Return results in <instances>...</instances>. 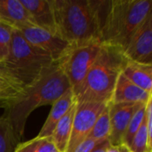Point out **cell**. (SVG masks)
Returning a JSON list of instances; mask_svg holds the SVG:
<instances>
[{
	"mask_svg": "<svg viewBox=\"0 0 152 152\" xmlns=\"http://www.w3.org/2000/svg\"><path fill=\"white\" fill-rule=\"evenodd\" d=\"M69 88V82L57 63L47 69L33 85L21 90L20 94L4 102V117L10 121L17 139L20 142L27 120L37 108L53 105Z\"/></svg>",
	"mask_w": 152,
	"mask_h": 152,
	"instance_id": "obj_1",
	"label": "cell"
},
{
	"mask_svg": "<svg viewBox=\"0 0 152 152\" xmlns=\"http://www.w3.org/2000/svg\"><path fill=\"white\" fill-rule=\"evenodd\" d=\"M57 35L69 45L101 41L102 0H52Z\"/></svg>",
	"mask_w": 152,
	"mask_h": 152,
	"instance_id": "obj_2",
	"label": "cell"
},
{
	"mask_svg": "<svg viewBox=\"0 0 152 152\" xmlns=\"http://www.w3.org/2000/svg\"><path fill=\"white\" fill-rule=\"evenodd\" d=\"M151 0H102L101 42L123 52L146 18L152 13Z\"/></svg>",
	"mask_w": 152,
	"mask_h": 152,
	"instance_id": "obj_3",
	"label": "cell"
},
{
	"mask_svg": "<svg viewBox=\"0 0 152 152\" xmlns=\"http://www.w3.org/2000/svg\"><path fill=\"white\" fill-rule=\"evenodd\" d=\"M126 61L121 49L102 44L84 80L77 87L71 88L76 102L109 103Z\"/></svg>",
	"mask_w": 152,
	"mask_h": 152,
	"instance_id": "obj_4",
	"label": "cell"
},
{
	"mask_svg": "<svg viewBox=\"0 0 152 152\" xmlns=\"http://www.w3.org/2000/svg\"><path fill=\"white\" fill-rule=\"evenodd\" d=\"M9 77L24 89L37 81L55 62L45 53L29 45L18 29H13L7 58L2 61Z\"/></svg>",
	"mask_w": 152,
	"mask_h": 152,
	"instance_id": "obj_5",
	"label": "cell"
},
{
	"mask_svg": "<svg viewBox=\"0 0 152 152\" xmlns=\"http://www.w3.org/2000/svg\"><path fill=\"white\" fill-rule=\"evenodd\" d=\"M102 43L99 40L79 45H70L57 62L71 88L77 87L86 77L95 61Z\"/></svg>",
	"mask_w": 152,
	"mask_h": 152,
	"instance_id": "obj_6",
	"label": "cell"
},
{
	"mask_svg": "<svg viewBox=\"0 0 152 152\" xmlns=\"http://www.w3.org/2000/svg\"><path fill=\"white\" fill-rule=\"evenodd\" d=\"M107 105L108 103L101 102H77L72 131L66 152H75L76 149L88 137L98 117Z\"/></svg>",
	"mask_w": 152,
	"mask_h": 152,
	"instance_id": "obj_7",
	"label": "cell"
},
{
	"mask_svg": "<svg viewBox=\"0 0 152 152\" xmlns=\"http://www.w3.org/2000/svg\"><path fill=\"white\" fill-rule=\"evenodd\" d=\"M19 31L29 45L47 54L55 63L61 60L70 45L57 34L48 32L33 24L25 26Z\"/></svg>",
	"mask_w": 152,
	"mask_h": 152,
	"instance_id": "obj_8",
	"label": "cell"
},
{
	"mask_svg": "<svg viewBox=\"0 0 152 152\" xmlns=\"http://www.w3.org/2000/svg\"><path fill=\"white\" fill-rule=\"evenodd\" d=\"M123 53L127 61L152 65V13L134 33Z\"/></svg>",
	"mask_w": 152,
	"mask_h": 152,
	"instance_id": "obj_9",
	"label": "cell"
},
{
	"mask_svg": "<svg viewBox=\"0 0 152 152\" xmlns=\"http://www.w3.org/2000/svg\"><path fill=\"white\" fill-rule=\"evenodd\" d=\"M142 104L145 103H108L110 123L108 141L111 145L120 146L123 144V138L130 120Z\"/></svg>",
	"mask_w": 152,
	"mask_h": 152,
	"instance_id": "obj_10",
	"label": "cell"
},
{
	"mask_svg": "<svg viewBox=\"0 0 152 152\" xmlns=\"http://www.w3.org/2000/svg\"><path fill=\"white\" fill-rule=\"evenodd\" d=\"M20 2L28 11L35 26L57 34L52 0H20Z\"/></svg>",
	"mask_w": 152,
	"mask_h": 152,
	"instance_id": "obj_11",
	"label": "cell"
},
{
	"mask_svg": "<svg viewBox=\"0 0 152 152\" xmlns=\"http://www.w3.org/2000/svg\"><path fill=\"white\" fill-rule=\"evenodd\" d=\"M151 98V94H149L142 88L136 86L121 73L116 82L110 102L147 103Z\"/></svg>",
	"mask_w": 152,
	"mask_h": 152,
	"instance_id": "obj_12",
	"label": "cell"
},
{
	"mask_svg": "<svg viewBox=\"0 0 152 152\" xmlns=\"http://www.w3.org/2000/svg\"><path fill=\"white\" fill-rule=\"evenodd\" d=\"M0 21L18 30L33 24L20 0H0Z\"/></svg>",
	"mask_w": 152,
	"mask_h": 152,
	"instance_id": "obj_13",
	"label": "cell"
},
{
	"mask_svg": "<svg viewBox=\"0 0 152 152\" xmlns=\"http://www.w3.org/2000/svg\"><path fill=\"white\" fill-rule=\"evenodd\" d=\"M76 102L74 94L71 88H69L56 102L52 105L50 113L43 125L40 132L38 133V137H47L51 136L52 133L57 125V123L61 119V118L67 113L73 103Z\"/></svg>",
	"mask_w": 152,
	"mask_h": 152,
	"instance_id": "obj_14",
	"label": "cell"
},
{
	"mask_svg": "<svg viewBox=\"0 0 152 152\" xmlns=\"http://www.w3.org/2000/svg\"><path fill=\"white\" fill-rule=\"evenodd\" d=\"M122 74L136 86L151 94L152 65L127 61Z\"/></svg>",
	"mask_w": 152,
	"mask_h": 152,
	"instance_id": "obj_15",
	"label": "cell"
},
{
	"mask_svg": "<svg viewBox=\"0 0 152 152\" xmlns=\"http://www.w3.org/2000/svg\"><path fill=\"white\" fill-rule=\"evenodd\" d=\"M76 106H77V102H75L73 105L70 107V109L67 111V113L57 123L52 133L51 137L59 152H66L67 150L71 131H72V125H73V119L76 111Z\"/></svg>",
	"mask_w": 152,
	"mask_h": 152,
	"instance_id": "obj_16",
	"label": "cell"
},
{
	"mask_svg": "<svg viewBox=\"0 0 152 152\" xmlns=\"http://www.w3.org/2000/svg\"><path fill=\"white\" fill-rule=\"evenodd\" d=\"M20 142L10 121L0 116V152H14Z\"/></svg>",
	"mask_w": 152,
	"mask_h": 152,
	"instance_id": "obj_17",
	"label": "cell"
},
{
	"mask_svg": "<svg viewBox=\"0 0 152 152\" xmlns=\"http://www.w3.org/2000/svg\"><path fill=\"white\" fill-rule=\"evenodd\" d=\"M14 152H59L51 136L35 137L25 142H20Z\"/></svg>",
	"mask_w": 152,
	"mask_h": 152,
	"instance_id": "obj_18",
	"label": "cell"
},
{
	"mask_svg": "<svg viewBox=\"0 0 152 152\" xmlns=\"http://www.w3.org/2000/svg\"><path fill=\"white\" fill-rule=\"evenodd\" d=\"M110 132V112H109V105H107L104 110L98 117L87 138L94 139L97 142L108 140Z\"/></svg>",
	"mask_w": 152,
	"mask_h": 152,
	"instance_id": "obj_19",
	"label": "cell"
},
{
	"mask_svg": "<svg viewBox=\"0 0 152 152\" xmlns=\"http://www.w3.org/2000/svg\"><path fill=\"white\" fill-rule=\"evenodd\" d=\"M152 145L149 142V135L146 125L145 115L142 120V123L134 135L129 151L132 152H150L151 151Z\"/></svg>",
	"mask_w": 152,
	"mask_h": 152,
	"instance_id": "obj_20",
	"label": "cell"
},
{
	"mask_svg": "<svg viewBox=\"0 0 152 152\" xmlns=\"http://www.w3.org/2000/svg\"><path fill=\"white\" fill-rule=\"evenodd\" d=\"M146 104L147 103L142 104L137 110V111L134 114L133 118H131L130 123L127 126L126 132L124 138H123V144L122 145L126 146L128 149L131 146L133 139H134V135L136 134L137 131L139 130V128L142 123V120H143V118L145 115V111H146Z\"/></svg>",
	"mask_w": 152,
	"mask_h": 152,
	"instance_id": "obj_21",
	"label": "cell"
},
{
	"mask_svg": "<svg viewBox=\"0 0 152 152\" xmlns=\"http://www.w3.org/2000/svg\"><path fill=\"white\" fill-rule=\"evenodd\" d=\"M13 29L11 26L0 21V62L4 61L9 54Z\"/></svg>",
	"mask_w": 152,
	"mask_h": 152,
	"instance_id": "obj_22",
	"label": "cell"
},
{
	"mask_svg": "<svg viewBox=\"0 0 152 152\" xmlns=\"http://www.w3.org/2000/svg\"><path fill=\"white\" fill-rule=\"evenodd\" d=\"M21 90L22 88H20L14 82L4 77H0V97L4 99V102L17 97Z\"/></svg>",
	"mask_w": 152,
	"mask_h": 152,
	"instance_id": "obj_23",
	"label": "cell"
},
{
	"mask_svg": "<svg viewBox=\"0 0 152 152\" xmlns=\"http://www.w3.org/2000/svg\"><path fill=\"white\" fill-rule=\"evenodd\" d=\"M102 142V141H101ZM99 142L91 139V138H86L77 149L75 152H91V151L95 147V145Z\"/></svg>",
	"mask_w": 152,
	"mask_h": 152,
	"instance_id": "obj_24",
	"label": "cell"
},
{
	"mask_svg": "<svg viewBox=\"0 0 152 152\" xmlns=\"http://www.w3.org/2000/svg\"><path fill=\"white\" fill-rule=\"evenodd\" d=\"M110 145V143L109 142L108 140H104L102 142H99L95 147L91 151V152H106L108 147Z\"/></svg>",
	"mask_w": 152,
	"mask_h": 152,
	"instance_id": "obj_25",
	"label": "cell"
},
{
	"mask_svg": "<svg viewBox=\"0 0 152 152\" xmlns=\"http://www.w3.org/2000/svg\"><path fill=\"white\" fill-rule=\"evenodd\" d=\"M0 77H4V78H6V79L11 80L10 77H9V75H8V73H7V71H6V69H5V68L4 67V65H3L2 62H0ZM11 81H12V80H11ZM12 82H13V81H12Z\"/></svg>",
	"mask_w": 152,
	"mask_h": 152,
	"instance_id": "obj_26",
	"label": "cell"
},
{
	"mask_svg": "<svg viewBox=\"0 0 152 152\" xmlns=\"http://www.w3.org/2000/svg\"><path fill=\"white\" fill-rule=\"evenodd\" d=\"M106 152H120L119 146H114V145H110L107 149Z\"/></svg>",
	"mask_w": 152,
	"mask_h": 152,
	"instance_id": "obj_27",
	"label": "cell"
},
{
	"mask_svg": "<svg viewBox=\"0 0 152 152\" xmlns=\"http://www.w3.org/2000/svg\"><path fill=\"white\" fill-rule=\"evenodd\" d=\"M119 150H120V152H128L129 151V149L125 146V145H120L119 146Z\"/></svg>",
	"mask_w": 152,
	"mask_h": 152,
	"instance_id": "obj_28",
	"label": "cell"
},
{
	"mask_svg": "<svg viewBox=\"0 0 152 152\" xmlns=\"http://www.w3.org/2000/svg\"><path fill=\"white\" fill-rule=\"evenodd\" d=\"M4 102V99H2L1 97H0V104H3Z\"/></svg>",
	"mask_w": 152,
	"mask_h": 152,
	"instance_id": "obj_29",
	"label": "cell"
},
{
	"mask_svg": "<svg viewBox=\"0 0 152 152\" xmlns=\"http://www.w3.org/2000/svg\"><path fill=\"white\" fill-rule=\"evenodd\" d=\"M128 152H132V151H128Z\"/></svg>",
	"mask_w": 152,
	"mask_h": 152,
	"instance_id": "obj_30",
	"label": "cell"
}]
</instances>
